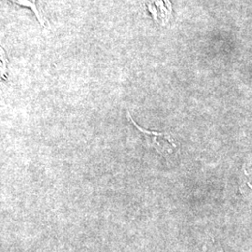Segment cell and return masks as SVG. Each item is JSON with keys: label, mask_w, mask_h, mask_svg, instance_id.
Returning a JSON list of instances; mask_svg holds the SVG:
<instances>
[{"label": "cell", "mask_w": 252, "mask_h": 252, "mask_svg": "<svg viewBox=\"0 0 252 252\" xmlns=\"http://www.w3.org/2000/svg\"><path fill=\"white\" fill-rule=\"evenodd\" d=\"M127 115H128L129 120L133 123V125L137 129V131H139L141 133V135H143L146 144L152 147L154 150H156L158 153H171V147H174V148L177 147L176 144L174 143V141L172 140L170 135L164 134V133H159V132L145 130L135 123L129 112H128Z\"/></svg>", "instance_id": "cell-1"}, {"label": "cell", "mask_w": 252, "mask_h": 252, "mask_svg": "<svg viewBox=\"0 0 252 252\" xmlns=\"http://www.w3.org/2000/svg\"><path fill=\"white\" fill-rule=\"evenodd\" d=\"M146 7L157 24L164 26L168 23L171 16V5L168 0H146Z\"/></svg>", "instance_id": "cell-2"}, {"label": "cell", "mask_w": 252, "mask_h": 252, "mask_svg": "<svg viewBox=\"0 0 252 252\" xmlns=\"http://www.w3.org/2000/svg\"><path fill=\"white\" fill-rule=\"evenodd\" d=\"M9 1H11V2H13L17 5H20V6H24V7H27V8L32 9L34 11L36 18L39 21V23L41 25L44 24L43 16L41 14V12L39 11V9H37V5H36L37 0H9Z\"/></svg>", "instance_id": "cell-3"}]
</instances>
